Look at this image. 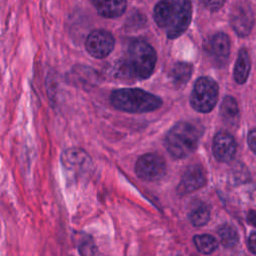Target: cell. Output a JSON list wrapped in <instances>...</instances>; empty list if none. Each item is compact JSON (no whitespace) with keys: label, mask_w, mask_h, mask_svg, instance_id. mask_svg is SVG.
I'll use <instances>...</instances> for the list:
<instances>
[{"label":"cell","mask_w":256,"mask_h":256,"mask_svg":"<svg viewBox=\"0 0 256 256\" xmlns=\"http://www.w3.org/2000/svg\"><path fill=\"white\" fill-rule=\"evenodd\" d=\"M192 19V5L187 0H168L159 2L154 9V20L166 30L167 37L175 39L189 27Z\"/></svg>","instance_id":"6da1fadb"},{"label":"cell","mask_w":256,"mask_h":256,"mask_svg":"<svg viewBox=\"0 0 256 256\" xmlns=\"http://www.w3.org/2000/svg\"><path fill=\"white\" fill-rule=\"evenodd\" d=\"M156 62L157 54L154 48L146 41L136 39L129 44L120 71L130 78L147 79L152 75Z\"/></svg>","instance_id":"7a4b0ae2"},{"label":"cell","mask_w":256,"mask_h":256,"mask_svg":"<svg viewBox=\"0 0 256 256\" xmlns=\"http://www.w3.org/2000/svg\"><path fill=\"white\" fill-rule=\"evenodd\" d=\"M111 104L128 113H147L159 109L162 100L149 92L137 88H125L112 92Z\"/></svg>","instance_id":"3957f363"},{"label":"cell","mask_w":256,"mask_h":256,"mask_svg":"<svg viewBox=\"0 0 256 256\" xmlns=\"http://www.w3.org/2000/svg\"><path fill=\"white\" fill-rule=\"evenodd\" d=\"M200 133L196 126L189 122L174 125L165 138V147L172 157L182 159L192 154L199 142Z\"/></svg>","instance_id":"277c9868"},{"label":"cell","mask_w":256,"mask_h":256,"mask_svg":"<svg viewBox=\"0 0 256 256\" xmlns=\"http://www.w3.org/2000/svg\"><path fill=\"white\" fill-rule=\"evenodd\" d=\"M218 95V84L210 77H201L194 85L190 102L196 111L201 113H209L216 106Z\"/></svg>","instance_id":"5b68a950"},{"label":"cell","mask_w":256,"mask_h":256,"mask_svg":"<svg viewBox=\"0 0 256 256\" xmlns=\"http://www.w3.org/2000/svg\"><path fill=\"white\" fill-rule=\"evenodd\" d=\"M137 176L145 181H158L166 173V163L163 157L156 153L141 156L135 165Z\"/></svg>","instance_id":"8992f818"},{"label":"cell","mask_w":256,"mask_h":256,"mask_svg":"<svg viewBox=\"0 0 256 256\" xmlns=\"http://www.w3.org/2000/svg\"><path fill=\"white\" fill-rule=\"evenodd\" d=\"M62 164L68 176L72 180H78L87 174L91 168V161L85 151L71 148L62 155Z\"/></svg>","instance_id":"52a82bcc"},{"label":"cell","mask_w":256,"mask_h":256,"mask_svg":"<svg viewBox=\"0 0 256 256\" xmlns=\"http://www.w3.org/2000/svg\"><path fill=\"white\" fill-rule=\"evenodd\" d=\"M230 39L225 33H216L209 37L204 44V50L217 67L226 65L230 55Z\"/></svg>","instance_id":"ba28073f"},{"label":"cell","mask_w":256,"mask_h":256,"mask_svg":"<svg viewBox=\"0 0 256 256\" xmlns=\"http://www.w3.org/2000/svg\"><path fill=\"white\" fill-rule=\"evenodd\" d=\"M113 35L106 30H95L89 34L86 40V49L91 56L97 59L107 57L114 49Z\"/></svg>","instance_id":"9c48e42d"},{"label":"cell","mask_w":256,"mask_h":256,"mask_svg":"<svg viewBox=\"0 0 256 256\" xmlns=\"http://www.w3.org/2000/svg\"><path fill=\"white\" fill-rule=\"evenodd\" d=\"M230 23L234 31L240 37L249 35L254 25V15L249 4H236L231 11Z\"/></svg>","instance_id":"30bf717a"},{"label":"cell","mask_w":256,"mask_h":256,"mask_svg":"<svg viewBox=\"0 0 256 256\" xmlns=\"http://www.w3.org/2000/svg\"><path fill=\"white\" fill-rule=\"evenodd\" d=\"M237 145L234 137L225 131L218 132L213 140V154L220 162H230L236 155Z\"/></svg>","instance_id":"8fae6325"},{"label":"cell","mask_w":256,"mask_h":256,"mask_svg":"<svg viewBox=\"0 0 256 256\" xmlns=\"http://www.w3.org/2000/svg\"><path fill=\"white\" fill-rule=\"evenodd\" d=\"M205 183L206 176L203 168L200 165H191L184 172L177 191L181 195H187L202 188Z\"/></svg>","instance_id":"7c38bea8"},{"label":"cell","mask_w":256,"mask_h":256,"mask_svg":"<svg viewBox=\"0 0 256 256\" xmlns=\"http://www.w3.org/2000/svg\"><path fill=\"white\" fill-rule=\"evenodd\" d=\"M97 12L104 18H117L127 8L126 1H96L93 2Z\"/></svg>","instance_id":"4fadbf2b"},{"label":"cell","mask_w":256,"mask_h":256,"mask_svg":"<svg viewBox=\"0 0 256 256\" xmlns=\"http://www.w3.org/2000/svg\"><path fill=\"white\" fill-rule=\"evenodd\" d=\"M251 70V61L246 49L242 48L239 51L236 65L234 68V79L238 84H244Z\"/></svg>","instance_id":"5bb4252c"},{"label":"cell","mask_w":256,"mask_h":256,"mask_svg":"<svg viewBox=\"0 0 256 256\" xmlns=\"http://www.w3.org/2000/svg\"><path fill=\"white\" fill-rule=\"evenodd\" d=\"M220 114L222 119L230 126H236L239 122V107L236 100L231 96H226L221 104Z\"/></svg>","instance_id":"9a60e30c"},{"label":"cell","mask_w":256,"mask_h":256,"mask_svg":"<svg viewBox=\"0 0 256 256\" xmlns=\"http://www.w3.org/2000/svg\"><path fill=\"white\" fill-rule=\"evenodd\" d=\"M193 65L188 62H178L174 65L171 77L174 85L177 88L185 86L192 76Z\"/></svg>","instance_id":"2e32d148"},{"label":"cell","mask_w":256,"mask_h":256,"mask_svg":"<svg viewBox=\"0 0 256 256\" xmlns=\"http://www.w3.org/2000/svg\"><path fill=\"white\" fill-rule=\"evenodd\" d=\"M218 236L221 244L226 248L235 247L239 241L237 230L229 224H224L219 227Z\"/></svg>","instance_id":"e0dca14e"},{"label":"cell","mask_w":256,"mask_h":256,"mask_svg":"<svg viewBox=\"0 0 256 256\" xmlns=\"http://www.w3.org/2000/svg\"><path fill=\"white\" fill-rule=\"evenodd\" d=\"M193 241L197 250L205 255L213 253L218 248L217 240L213 236L208 234L196 235L194 236Z\"/></svg>","instance_id":"ac0fdd59"},{"label":"cell","mask_w":256,"mask_h":256,"mask_svg":"<svg viewBox=\"0 0 256 256\" xmlns=\"http://www.w3.org/2000/svg\"><path fill=\"white\" fill-rule=\"evenodd\" d=\"M189 220L196 227H201L206 225L210 220L209 207L203 203L197 205L189 213Z\"/></svg>","instance_id":"d6986e66"},{"label":"cell","mask_w":256,"mask_h":256,"mask_svg":"<svg viewBox=\"0 0 256 256\" xmlns=\"http://www.w3.org/2000/svg\"><path fill=\"white\" fill-rule=\"evenodd\" d=\"M80 256H98V248L90 236H84L78 246Z\"/></svg>","instance_id":"ffe728a7"},{"label":"cell","mask_w":256,"mask_h":256,"mask_svg":"<svg viewBox=\"0 0 256 256\" xmlns=\"http://www.w3.org/2000/svg\"><path fill=\"white\" fill-rule=\"evenodd\" d=\"M203 4L211 11H217L219 10L224 4V1H203Z\"/></svg>","instance_id":"44dd1931"},{"label":"cell","mask_w":256,"mask_h":256,"mask_svg":"<svg viewBox=\"0 0 256 256\" xmlns=\"http://www.w3.org/2000/svg\"><path fill=\"white\" fill-rule=\"evenodd\" d=\"M248 144L250 149L256 154V130L250 131L248 135Z\"/></svg>","instance_id":"7402d4cb"},{"label":"cell","mask_w":256,"mask_h":256,"mask_svg":"<svg viewBox=\"0 0 256 256\" xmlns=\"http://www.w3.org/2000/svg\"><path fill=\"white\" fill-rule=\"evenodd\" d=\"M248 245H249V249L252 253L256 254V232L252 233L249 237V241H248Z\"/></svg>","instance_id":"603a6c76"},{"label":"cell","mask_w":256,"mask_h":256,"mask_svg":"<svg viewBox=\"0 0 256 256\" xmlns=\"http://www.w3.org/2000/svg\"><path fill=\"white\" fill-rule=\"evenodd\" d=\"M248 220L253 226L256 227V211H251L248 214Z\"/></svg>","instance_id":"cb8c5ba5"}]
</instances>
